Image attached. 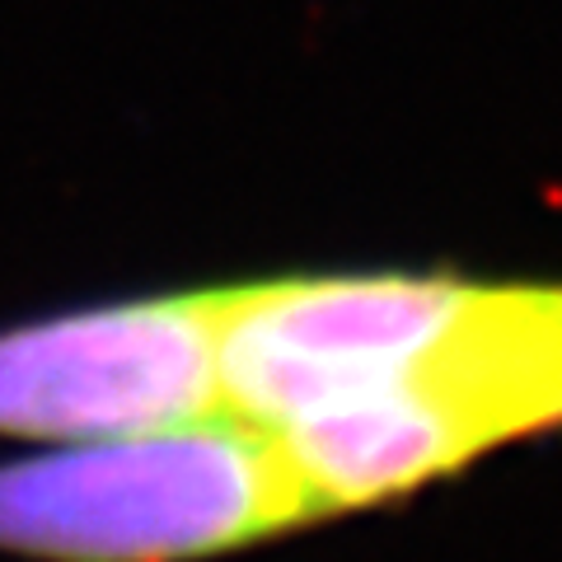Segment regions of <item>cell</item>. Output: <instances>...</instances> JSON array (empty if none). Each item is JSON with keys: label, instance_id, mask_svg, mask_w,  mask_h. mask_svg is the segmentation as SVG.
I'll use <instances>...</instances> for the list:
<instances>
[{"label": "cell", "instance_id": "cell-3", "mask_svg": "<svg viewBox=\"0 0 562 562\" xmlns=\"http://www.w3.org/2000/svg\"><path fill=\"white\" fill-rule=\"evenodd\" d=\"M231 286L52 310L0 328V441H94L231 417Z\"/></svg>", "mask_w": 562, "mask_h": 562}, {"label": "cell", "instance_id": "cell-2", "mask_svg": "<svg viewBox=\"0 0 562 562\" xmlns=\"http://www.w3.org/2000/svg\"><path fill=\"white\" fill-rule=\"evenodd\" d=\"M319 520L277 431L239 417L0 460V553L24 562H211Z\"/></svg>", "mask_w": 562, "mask_h": 562}, {"label": "cell", "instance_id": "cell-1", "mask_svg": "<svg viewBox=\"0 0 562 562\" xmlns=\"http://www.w3.org/2000/svg\"><path fill=\"white\" fill-rule=\"evenodd\" d=\"M562 427V281L450 272L413 361L375 394L277 427L328 516L408 497Z\"/></svg>", "mask_w": 562, "mask_h": 562}]
</instances>
